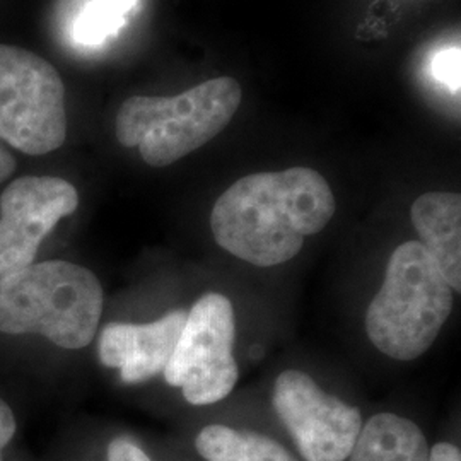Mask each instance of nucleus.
I'll return each mask as SVG.
<instances>
[{
    "label": "nucleus",
    "instance_id": "1",
    "mask_svg": "<svg viewBox=\"0 0 461 461\" xmlns=\"http://www.w3.org/2000/svg\"><path fill=\"white\" fill-rule=\"evenodd\" d=\"M335 214L329 182L312 167L255 173L217 198L211 230L230 255L257 267L293 260L304 240L325 230Z\"/></svg>",
    "mask_w": 461,
    "mask_h": 461
},
{
    "label": "nucleus",
    "instance_id": "2",
    "mask_svg": "<svg viewBox=\"0 0 461 461\" xmlns=\"http://www.w3.org/2000/svg\"><path fill=\"white\" fill-rule=\"evenodd\" d=\"M103 313L98 277L64 260L32 264L0 279V331L43 335L62 348H83Z\"/></svg>",
    "mask_w": 461,
    "mask_h": 461
},
{
    "label": "nucleus",
    "instance_id": "3",
    "mask_svg": "<svg viewBox=\"0 0 461 461\" xmlns=\"http://www.w3.org/2000/svg\"><path fill=\"white\" fill-rule=\"evenodd\" d=\"M453 297V287L426 248L419 241L400 245L366 313L371 344L396 361L420 357L445 327Z\"/></svg>",
    "mask_w": 461,
    "mask_h": 461
},
{
    "label": "nucleus",
    "instance_id": "4",
    "mask_svg": "<svg viewBox=\"0 0 461 461\" xmlns=\"http://www.w3.org/2000/svg\"><path fill=\"white\" fill-rule=\"evenodd\" d=\"M241 96L232 77L209 79L178 96H132L116 113V139L123 148H139L149 166L173 165L222 132Z\"/></svg>",
    "mask_w": 461,
    "mask_h": 461
},
{
    "label": "nucleus",
    "instance_id": "5",
    "mask_svg": "<svg viewBox=\"0 0 461 461\" xmlns=\"http://www.w3.org/2000/svg\"><path fill=\"white\" fill-rule=\"evenodd\" d=\"M66 137V86L57 68L30 50L0 45V139L41 156Z\"/></svg>",
    "mask_w": 461,
    "mask_h": 461
},
{
    "label": "nucleus",
    "instance_id": "6",
    "mask_svg": "<svg viewBox=\"0 0 461 461\" xmlns=\"http://www.w3.org/2000/svg\"><path fill=\"white\" fill-rule=\"evenodd\" d=\"M234 312L219 293L200 297L186 313L176 348L165 367L171 386L192 405H211L230 395L238 381L234 361Z\"/></svg>",
    "mask_w": 461,
    "mask_h": 461
},
{
    "label": "nucleus",
    "instance_id": "7",
    "mask_svg": "<svg viewBox=\"0 0 461 461\" xmlns=\"http://www.w3.org/2000/svg\"><path fill=\"white\" fill-rule=\"evenodd\" d=\"M274 409L306 461H344L363 429L359 409L325 393L312 376L284 371L276 381Z\"/></svg>",
    "mask_w": 461,
    "mask_h": 461
},
{
    "label": "nucleus",
    "instance_id": "8",
    "mask_svg": "<svg viewBox=\"0 0 461 461\" xmlns=\"http://www.w3.org/2000/svg\"><path fill=\"white\" fill-rule=\"evenodd\" d=\"M77 205V190L62 178L23 176L11 183L0 197V279L33 264L43 240Z\"/></svg>",
    "mask_w": 461,
    "mask_h": 461
},
{
    "label": "nucleus",
    "instance_id": "9",
    "mask_svg": "<svg viewBox=\"0 0 461 461\" xmlns=\"http://www.w3.org/2000/svg\"><path fill=\"white\" fill-rule=\"evenodd\" d=\"M185 320L186 313L176 310L144 325L110 323L99 337V361L120 369V378L129 384L154 378L169 363Z\"/></svg>",
    "mask_w": 461,
    "mask_h": 461
},
{
    "label": "nucleus",
    "instance_id": "10",
    "mask_svg": "<svg viewBox=\"0 0 461 461\" xmlns=\"http://www.w3.org/2000/svg\"><path fill=\"white\" fill-rule=\"evenodd\" d=\"M413 228L419 241L439 267L453 291L461 289V197L453 192H429L413 202Z\"/></svg>",
    "mask_w": 461,
    "mask_h": 461
},
{
    "label": "nucleus",
    "instance_id": "11",
    "mask_svg": "<svg viewBox=\"0 0 461 461\" xmlns=\"http://www.w3.org/2000/svg\"><path fill=\"white\" fill-rule=\"evenodd\" d=\"M350 461H429L428 439L412 420L378 413L361 429Z\"/></svg>",
    "mask_w": 461,
    "mask_h": 461
},
{
    "label": "nucleus",
    "instance_id": "12",
    "mask_svg": "<svg viewBox=\"0 0 461 461\" xmlns=\"http://www.w3.org/2000/svg\"><path fill=\"white\" fill-rule=\"evenodd\" d=\"M195 446L207 461H297L284 446L264 434L228 426L202 429Z\"/></svg>",
    "mask_w": 461,
    "mask_h": 461
},
{
    "label": "nucleus",
    "instance_id": "13",
    "mask_svg": "<svg viewBox=\"0 0 461 461\" xmlns=\"http://www.w3.org/2000/svg\"><path fill=\"white\" fill-rule=\"evenodd\" d=\"M137 0H93L74 24V38L83 45H99L127 21Z\"/></svg>",
    "mask_w": 461,
    "mask_h": 461
},
{
    "label": "nucleus",
    "instance_id": "14",
    "mask_svg": "<svg viewBox=\"0 0 461 461\" xmlns=\"http://www.w3.org/2000/svg\"><path fill=\"white\" fill-rule=\"evenodd\" d=\"M460 49L439 51L432 60V74L453 93H460Z\"/></svg>",
    "mask_w": 461,
    "mask_h": 461
},
{
    "label": "nucleus",
    "instance_id": "15",
    "mask_svg": "<svg viewBox=\"0 0 461 461\" xmlns=\"http://www.w3.org/2000/svg\"><path fill=\"white\" fill-rule=\"evenodd\" d=\"M108 461H150V458L131 439L116 438L108 446Z\"/></svg>",
    "mask_w": 461,
    "mask_h": 461
},
{
    "label": "nucleus",
    "instance_id": "16",
    "mask_svg": "<svg viewBox=\"0 0 461 461\" xmlns=\"http://www.w3.org/2000/svg\"><path fill=\"white\" fill-rule=\"evenodd\" d=\"M16 417L11 411V407L0 398V461L2 460V451L4 447L11 443V439L16 434Z\"/></svg>",
    "mask_w": 461,
    "mask_h": 461
},
{
    "label": "nucleus",
    "instance_id": "17",
    "mask_svg": "<svg viewBox=\"0 0 461 461\" xmlns=\"http://www.w3.org/2000/svg\"><path fill=\"white\" fill-rule=\"evenodd\" d=\"M429 461H461L460 449L449 443H438L429 449Z\"/></svg>",
    "mask_w": 461,
    "mask_h": 461
},
{
    "label": "nucleus",
    "instance_id": "18",
    "mask_svg": "<svg viewBox=\"0 0 461 461\" xmlns=\"http://www.w3.org/2000/svg\"><path fill=\"white\" fill-rule=\"evenodd\" d=\"M14 169H16V159L7 149L0 146V183L7 180L14 173Z\"/></svg>",
    "mask_w": 461,
    "mask_h": 461
}]
</instances>
